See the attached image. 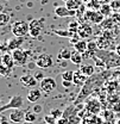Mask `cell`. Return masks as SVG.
Here are the masks:
<instances>
[{
	"label": "cell",
	"mask_w": 120,
	"mask_h": 124,
	"mask_svg": "<svg viewBox=\"0 0 120 124\" xmlns=\"http://www.w3.org/2000/svg\"><path fill=\"white\" fill-rule=\"evenodd\" d=\"M12 33L15 37H25L30 33V24L24 20H17L12 25Z\"/></svg>",
	"instance_id": "1"
},
{
	"label": "cell",
	"mask_w": 120,
	"mask_h": 124,
	"mask_svg": "<svg viewBox=\"0 0 120 124\" xmlns=\"http://www.w3.org/2000/svg\"><path fill=\"white\" fill-rule=\"evenodd\" d=\"M30 36L37 37L44 29V19H32L30 23Z\"/></svg>",
	"instance_id": "6"
},
{
	"label": "cell",
	"mask_w": 120,
	"mask_h": 124,
	"mask_svg": "<svg viewBox=\"0 0 120 124\" xmlns=\"http://www.w3.org/2000/svg\"><path fill=\"white\" fill-rule=\"evenodd\" d=\"M118 12H119V13H120V10H119V11H118Z\"/></svg>",
	"instance_id": "42"
},
{
	"label": "cell",
	"mask_w": 120,
	"mask_h": 124,
	"mask_svg": "<svg viewBox=\"0 0 120 124\" xmlns=\"http://www.w3.org/2000/svg\"><path fill=\"white\" fill-rule=\"evenodd\" d=\"M86 17H87L88 20H90L92 23H95V24H100L105 19V16L102 15L100 11H87L86 12Z\"/></svg>",
	"instance_id": "8"
},
{
	"label": "cell",
	"mask_w": 120,
	"mask_h": 124,
	"mask_svg": "<svg viewBox=\"0 0 120 124\" xmlns=\"http://www.w3.org/2000/svg\"><path fill=\"white\" fill-rule=\"evenodd\" d=\"M87 108L90 110L93 113H98L100 111V104H99L98 100H93L89 103V105H87Z\"/></svg>",
	"instance_id": "21"
},
{
	"label": "cell",
	"mask_w": 120,
	"mask_h": 124,
	"mask_svg": "<svg viewBox=\"0 0 120 124\" xmlns=\"http://www.w3.org/2000/svg\"><path fill=\"white\" fill-rule=\"evenodd\" d=\"M68 122H69V124H78L80 123V117H77L75 113H74L73 116H70L68 118Z\"/></svg>",
	"instance_id": "30"
},
{
	"label": "cell",
	"mask_w": 120,
	"mask_h": 124,
	"mask_svg": "<svg viewBox=\"0 0 120 124\" xmlns=\"http://www.w3.org/2000/svg\"><path fill=\"white\" fill-rule=\"evenodd\" d=\"M37 113L33 112V111H25V121L26 122H32L35 123V121L37 119Z\"/></svg>",
	"instance_id": "23"
},
{
	"label": "cell",
	"mask_w": 120,
	"mask_h": 124,
	"mask_svg": "<svg viewBox=\"0 0 120 124\" xmlns=\"http://www.w3.org/2000/svg\"><path fill=\"white\" fill-rule=\"evenodd\" d=\"M10 121L13 123H23L25 121V111L20 108L11 110L10 112Z\"/></svg>",
	"instance_id": "7"
},
{
	"label": "cell",
	"mask_w": 120,
	"mask_h": 124,
	"mask_svg": "<svg viewBox=\"0 0 120 124\" xmlns=\"http://www.w3.org/2000/svg\"><path fill=\"white\" fill-rule=\"evenodd\" d=\"M87 78L85 74H82L80 70L74 73V80H73V84H75L76 86H83L87 81Z\"/></svg>",
	"instance_id": "14"
},
{
	"label": "cell",
	"mask_w": 120,
	"mask_h": 124,
	"mask_svg": "<svg viewBox=\"0 0 120 124\" xmlns=\"http://www.w3.org/2000/svg\"><path fill=\"white\" fill-rule=\"evenodd\" d=\"M92 32H93V30H92V28H90L88 24H83V25H81V26L78 28V35H80L82 38L89 37L90 35H92Z\"/></svg>",
	"instance_id": "15"
},
{
	"label": "cell",
	"mask_w": 120,
	"mask_h": 124,
	"mask_svg": "<svg viewBox=\"0 0 120 124\" xmlns=\"http://www.w3.org/2000/svg\"><path fill=\"white\" fill-rule=\"evenodd\" d=\"M80 5H81V2H80V1H76V0H68V1H67V7H68L69 10H71V11L76 10Z\"/></svg>",
	"instance_id": "25"
},
{
	"label": "cell",
	"mask_w": 120,
	"mask_h": 124,
	"mask_svg": "<svg viewBox=\"0 0 120 124\" xmlns=\"http://www.w3.org/2000/svg\"><path fill=\"white\" fill-rule=\"evenodd\" d=\"M74 48H75L76 51H78L81 54H85L88 49V42H86L85 39H80L78 42H76L74 44Z\"/></svg>",
	"instance_id": "16"
},
{
	"label": "cell",
	"mask_w": 120,
	"mask_h": 124,
	"mask_svg": "<svg viewBox=\"0 0 120 124\" xmlns=\"http://www.w3.org/2000/svg\"><path fill=\"white\" fill-rule=\"evenodd\" d=\"M55 13H56L57 17L63 18V17H68V16L74 15L75 12H74V11H71V10H69L67 6H57V7L55 8Z\"/></svg>",
	"instance_id": "12"
},
{
	"label": "cell",
	"mask_w": 120,
	"mask_h": 124,
	"mask_svg": "<svg viewBox=\"0 0 120 124\" xmlns=\"http://www.w3.org/2000/svg\"><path fill=\"white\" fill-rule=\"evenodd\" d=\"M44 122L48 124H56L57 123V118H55V117L51 116V115H48V116L44 117Z\"/></svg>",
	"instance_id": "28"
},
{
	"label": "cell",
	"mask_w": 120,
	"mask_h": 124,
	"mask_svg": "<svg viewBox=\"0 0 120 124\" xmlns=\"http://www.w3.org/2000/svg\"><path fill=\"white\" fill-rule=\"evenodd\" d=\"M115 53H117V54H118V55L120 56V43L117 46H115Z\"/></svg>",
	"instance_id": "39"
},
{
	"label": "cell",
	"mask_w": 120,
	"mask_h": 124,
	"mask_svg": "<svg viewBox=\"0 0 120 124\" xmlns=\"http://www.w3.org/2000/svg\"><path fill=\"white\" fill-rule=\"evenodd\" d=\"M35 78L37 79V80H43L44 78H43V75H42V73H37L36 75H35Z\"/></svg>",
	"instance_id": "37"
},
{
	"label": "cell",
	"mask_w": 120,
	"mask_h": 124,
	"mask_svg": "<svg viewBox=\"0 0 120 124\" xmlns=\"http://www.w3.org/2000/svg\"><path fill=\"white\" fill-rule=\"evenodd\" d=\"M0 124H10V121H8V119H7V118H6L4 115H2V116H1V121H0Z\"/></svg>",
	"instance_id": "35"
},
{
	"label": "cell",
	"mask_w": 120,
	"mask_h": 124,
	"mask_svg": "<svg viewBox=\"0 0 120 124\" xmlns=\"http://www.w3.org/2000/svg\"><path fill=\"white\" fill-rule=\"evenodd\" d=\"M8 23H10V16L7 15V13H1L0 15V25L1 26H5Z\"/></svg>",
	"instance_id": "26"
},
{
	"label": "cell",
	"mask_w": 120,
	"mask_h": 124,
	"mask_svg": "<svg viewBox=\"0 0 120 124\" xmlns=\"http://www.w3.org/2000/svg\"><path fill=\"white\" fill-rule=\"evenodd\" d=\"M24 43V37H15V38H11L8 42H7V48L10 50H17L19 49L21 44Z\"/></svg>",
	"instance_id": "11"
},
{
	"label": "cell",
	"mask_w": 120,
	"mask_h": 124,
	"mask_svg": "<svg viewBox=\"0 0 120 124\" xmlns=\"http://www.w3.org/2000/svg\"><path fill=\"white\" fill-rule=\"evenodd\" d=\"M23 105H24V99H23V97H21L20 94H14V95L11 97V99L8 100L7 104H5V105H2V106L0 108V112L2 113V112L6 111V110L20 108Z\"/></svg>",
	"instance_id": "2"
},
{
	"label": "cell",
	"mask_w": 120,
	"mask_h": 124,
	"mask_svg": "<svg viewBox=\"0 0 120 124\" xmlns=\"http://www.w3.org/2000/svg\"><path fill=\"white\" fill-rule=\"evenodd\" d=\"M80 72L82 74H85L86 77H92L95 73V68L92 64H82L80 67Z\"/></svg>",
	"instance_id": "17"
},
{
	"label": "cell",
	"mask_w": 120,
	"mask_h": 124,
	"mask_svg": "<svg viewBox=\"0 0 120 124\" xmlns=\"http://www.w3.org/2000/svg\"><path fill=\"white\" fill-rule=\"evenodd\" d=\"M81 124H93V121H89V119H82V122H81Z\"/></svg>",
	"instance_id": "38"
},
{
	"label": "cell",
	"mask_w": 120,
	"mask_h": 124,
	"mask_svg": "<svg viewBox=\"0 0 120 124\" xmlns=\"http://www.w3.org/2000/svg\"><path fill=\"white\" fill-rule=\"evenodd\" d=\"M37 79L33 77V75H30V74H25L20 78V82L24 85V86H28V87H35L37 85Z\"/></svg>",
	"instance_id": "9"
},
{
	"label": "cell",
	"mask_w": 120,
	"mask_h": 124,
	"mask_svg": "<svg viewBox=\"0 0 120 124\" xmlns=\"http://www.w3.org/2000/svg\"><path fill=\"white\" fill-rule=\"evenodd\" d=\"M12 56L14 59V63L18 64V66H25L28 63V61H29V53L23 50L21 48L14 50Z\"/></svg>",
	"instance_id": "5"
},
{
	"label": "cell",
	"mask_w": 120,
	"mask_h": 124,
	"mask_svg": "<svg viewBox=\"0 0 120 124\" xmlns=\"http://www.w3.org/2000/svg\"><path fill=\"white\" fill-rule=\"evenodd\" d=\"M71 84H73V82H70V81H63V80H62V85H63V87H65V88H67V87H70Z\"/></svg>",
	"instance_id": "36"
},
{
	"label": "cell",
	"mask_w": 120,
	"mask_h": 124,
	"mask_svg": "<svg viewBox=\"0 0 120 124\" xmlns=\"http://www.w3.org/2000/svg\"><path fill=\"white\" fill-rule=\"evenodd\" d=\"M42 110H43V108H42V105H35L33 106V112H36V113H39V112H42Z\"/></svg>",
	"instance_id": "34"
},
{
	"label": "cell",
	"mask_w": 120,
	"mask_h": 124,
	"mask_svg": "<svg viewBox=\"0 0 120 124\" xmlns=\"http://www.w3.org/2000/svg\"><path fill=\"white\" fill-rule=\"evenodd\" d=\"M71 54H73V53H71L69 49L63 48L60 51L58 56H60V59H62V60H70V59H71Z\"/></svg>",
	"instance_id": "20"
},
{
	"label": "cell",
	"mask_w": 120,
	"mask_h": 124,
	"mask_svg": "<svg viewBox=\"0 0 120 124\" xmlns=\"http://www.w3.org/2000/svg\"><path fill=\"white\" fill-rule=\"evenodd\" d=\"M1 64L7 67V68H10V69H12L13 66L15 64L13 56L10 55V54H2V56H1Z\"/></svg>",
	"instance_id": "13"
},
{
	"label": "cell",
	"mask_w": 120,
	"mask_h": 124,
	"mask_svg": "<svg viewBox=\"0 0 120 124\" xmlns=\"http://www.w3.org/2000/svg\"><path fill=\"white\" fill-rule=\"evenodd\" d=\"M52 64H54V60L50 54H41L36 59V66L41 69H48L52 67Z\"/></svg>",
	"instance_id": "4"
},
{
	"label": "cell",
	"mask_w": 120,
	"mask_h": 124,
	"mask_svg": "<svg viewBox=\"0 0 120 124\" xmlns=\"http://www.w3.org/2000/svg\"><path fill=\"white\" fill-rule=\"evenodd\" d=\"M63 1H65V2H67V1H68V0H63Z\"/></svg>",
	"instance_id": "41"
},
{
	"label": "cell",
	"mask_w": 120,
	"mask_h": 124,
	"mask_svg": "<svg viewBox=\"0 0 120 124\" xmlns=\"http://www.w3.org/2000/svg\"><path fill=\"white\" fill-rule=\"evenodd\" d=\"M28 100L30 103H38V100L42 98V91L41 90H37V88H32L31 91H29L28 95H26Z\"/></svg>",
	"instance_id": "10"
},
{
	"label": "cell",
	"mask_w": 120,
	"mask_h": 124,
	"mask_svg": "<svg viewBox=\"0 0 120 124\" xmlns=\"http://www.w3.org/2000/svg\"><path fill=\"white\" fill-rule=\"evenodd\" d=\"M104 28H105L106 30L113 29V19H105V22H104Z\"/></svg>",
	"instance_id": "29"
},
{
	"label": "cell",
	"mask_w": 120,
	"mask_h": 124,
	"mask_svg": "<svg viewBox=\"0 0 120 124\" xmlns=\"http://www.w3.org/2000/svg\"><path fill=\"white\" fill-rule=\"evenodd\" d=\"M0 70H1V75H2V77H7V75L11 73V70H12V69H10V68H7V67H5V66H2V64H1Z\"/></svg>",
	"instance_id": "31"
},
{
	"label": "cell",
	"mask_w": 120,
	"mask_h": 124,
	"mask_svg": "<svg viewBox=\"0 0 120 124\" xmlns=\"http://www.w3.org/2000/svg\"><path fill=\"white\" fill-rule=\"evenodd\" d=\"M111 38H106V37H99L98 41H96V44H98V48H100L101 50L104 49H107L111 46V42H109Z\"/></svg>",
	"instance_id": "18"
},
{
	"label": "cell",
	"mask_w": 120,
	"mask_h": 124,
	"mask_svg": "<svg viewBox=\"0 0 120 124\" xmlns=\"http://www.w3.org/2000/svg\"><path fill=\"white\" fill-rule=\"evenodd\" d=\"M109 5H111V7H112L113 11H117L118 12L120 10V0H112L109 2Z\"/></svg>",
	"instance_id": "27"
},
{
	"label": "cell",
	"mask_w": 120,
	"mask_h": 124,
	"mask_svg": "<svg viewBox=\"0 0 120 124\" xmlns=\"http://www.w3.org/2000/svg\"><path fill=\"white\" fill-rule=\"evenodd\" d=\"M56 124H69V122H68V119H67V118L61 117V118H58V119H57V123H56Z\"/></svg>",
	"instance_id": "33"
},
{
	"label": "cell",
	"mask_w": 120,
	"mask_h": 124,
	"mask_svg": "<svg viewBox=\"0 0 120 124\" xmlns=\"http://www.w3.org/2000/svg\"><path fill=\"white\" fill-rule=\"evenodd\" d=\"M57 87V82L54 78L51 77H45L43 80H41L39 82V88L42 92L45 93H51L52 91H55Z\"/></svg>",
	"instance_id": "3"
},
{
	"label": "cell",
	"mask_w": 120,
	"mask_h": 124,
	"mask_svg": "<svg viewBox=\"0 0 120 124\" xmlns=\"http://www.w3.org/2000/svg\"><path fill=\"white\" fill-rule=\"evenodd\" d=\"M112 11H113V10H112L111 5H101V7H100V12L105 16V17H108V16L112 13Z\"/></svg>",
	"instance_id": "24"
},
{
	"label": "cell",
	"mask_w": 120,
	"mask_h": 124,
	"mask_svg": "<svg viewBox=\"0 0 120 124\" xmlns=\"http://www.w3.org/2000/svg\"><path fill=\"white\" fill-rule=\"evenodd\" d=\"M50 115L54 116L55 118H61V117L63 116V112H61L60 110H55V108H52V110L50 111Z\"/></svg>",
	"instance_id": "32"
},
{
	"label": "cell",
	"mask_w": 120,
	"mask_h": 124,
	"mask_svg": "<svg viewBox=\"0 0 120 124\" xmlns=\"http://www.w3.org/2000/svg\"><path fill=\"white\" fill-rule=\"evenodd\" d=\"M20 124H35V123H32V122H26V121H24L23 123H20Z\"/></svg>",
	"instance_id": "40"
},
{
	"label": "cell",
	"mask_w": 120,
	"mask_h": 124,
	"mask_svg": "<svg viewBox=\"0 0 120 124\" xmlns=\"http://www.w3.org/2000/svg\"><path fill=\"white\" fill-rule=\"evenodd\" d=\"M85 57H83V55L81 54V53H78V51H73V54H71V59H70V61L73 62L74 64H81L82 63V60H83Z\"/></svg>",
	"instance_id": "19"
},
{
	"label": "cell",
	"mask_w": 120,
	"mask_h": 124,
	"mask_svg": "<svg viewBox=\"0 0 120 124\" xmlns=\"http://www.w3.org/2000/svg\"><path fill=\"white\" fill-rule=\"evenodd\" d=\"M74 73H75V72H71V70H65V72H63V73L61 74L62 80H63V81H70V82H73V80H74Z\"/></svg>",
	"instance_id": "22"
}]
</instances>
